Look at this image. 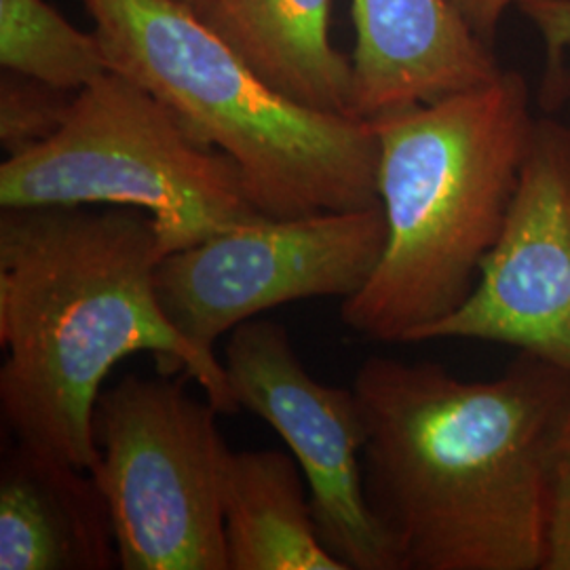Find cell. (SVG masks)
Listing matches in <instances>:
<instances>
[{
    "instance_id": "14",
    "label": "cell",
    "mask_w": 570,
    "mask_h": 570,
    "mask_svg": "<svg viewBox=\"0 0 570 570\" xmlns=\"http://www.w3.org/2000/svg\"><path fill=\"white\" fill-rule=\"evenodd\" d=\"M0 66L79 94L110 70L102 42L47 0H0Z\"/></svg>"
},
{
    "instance_id": "1",
    "label": "cell",
    "mask_w": 570,
    "mask_h": 570,
    "mask_svg": "<svg viewBox=\"0 0 570 570\" xmlns=\"http://www.w3.org/2000/svg\"><path fill=\"white\" fill-rule=\"evenodd\" d=\"M367 505L402 570H543L570 372L520 353L490 381L370 357L355 374Z\"/></svg>"
},
{
    "instance_id": "11",
    "label": "cell",
    "mask_w": 570,
    "mask_h": 570,
    "mask_svg": "<svg viewBox=\"0 0 570 570\" xmlns=\"http://www.w3.org/2000/svg\"><path fill=\"white\" fill-rule=\"evenodd\" d=\"M115 567V529L91 471L11 438L0 463V570Z\"/></svg>"
},
{
    "instance_id": "2",
    "label": "cell",
    "mask_w": 570,
    "mask_h": 570,
    "mask_svg": "<svg viewBox=\"0 0 570 570\" xmlns=\"http://www.w3.org/2000/svg\"><path fill=\"white\" fill-rule=\"evenodd\" d=\"M161 258L142 209H0V412L11 438L91 471L104 381L140 351L183 366L220 414L242 410L225 362L167 320L157 296Z\"/></svg>"
},
{
    "instance_id": "18",
    "label": "cell",
    "mask_w": 570,
    "mask_h": 570,
    "mask_svg": "<svg viewBox=\"0 0 570 570\" xmlns=\"http://www.w3.org/2000/svg\"><path fill=\"white\" fill-rule=\"evenodd\" d=\"M463 13L473 32L482 41L492 42L497 30L511 7H518L522 0H452Z\"/></svg>"
},
{
    "instance_id": "16",
    "label": "cell",
    "mask_w": 570,
    "mask_h": 570,
    "mask_svg": "<svg viewBox=\"0 0 570 570\" xmlns=\"http://www.w3.org/2000/svg\"><path fill=\"white\" fill-rule=\"evenodd\" d=\"M522 16L537 28L546 45V77L541 100L546 108H556L569 98L567 49H570V0H522Z\"/></svg>"
},
{
    "instance_id": "5",
    "label": "cell",
    "mask_w": 570,
    "mask_h": 570,
    "mask_svg": "<svg viewBox=\"0 0 570 570\" xmlns=\"http://www.w3.org/2000/svg\"><path fill=\"white\" fill-rule=\"evenodd\" d=\"M77 205L142 209L161 256L263 218L233 159L115 70L75 96L51 140L0 165V209Z\"/></svg>"
},
{
    "instance_id": "13",
    "label": "cell",
    "mask_w": 570,
    "mask_h": 570,
    "mask_svg": "<svg viewBox=\"0 0 570 570\" xmlns=\"http://www.w3.org/2000/svg\"><path fill=\"white\" fill-rule=\"evenodd\" d=\"M223 511L228 570H346L320 539L294 456L228 450Z\"/></svg>"
},
{
    "instance_id": "6",
    "label": "cell",
    "mask_w": 570,
    "mask_h": 570,
    "mask_svg": "<svg viewBox=\"0 0 570 570\" xmlns=\"http://www.w3.org/2000/svg\"><path fill=\"white\" fill-rule=\"evenodd\" d=\"M218 407L161 376L129 374L94 412L91 475L110 511L119 569L228 570Z\"/></svg>"
},
{
    "instance_id": "15",
    "label": "cell",
    "mask_w": 570,
    "mask_h": 570,
    "mask_svg": "<svg viewBox=\"0 0 570 570\" xmlns=\"http://www.w3.org/2000/svg\"><path fill=\"white\" fill-rule=\"evenodd\" d=\"M77 94L13 70L0 75V144L18 157L51 140L68 119Z\"/></svg>"
},
{
    "instance_id": "12",
    "label": "cell",
    "mask_w": 570,
    "mask_h": 570,
    "mask_svg": "<svg viewBox=\"0 0 570 570\" xmlns=\"http://www.w3.org/2000/svg\"><path fill=\"white\" fill-rule=\"evenodd\" d=\"M332 4L216 0L204 20L285 98L313 110L351 115L353 63L330 39Z\"/></svg>"
},
{
    "instance_id": "3",
    "label": "cell",
    "mask_w": 570,
    "mask_h": 570,
    "mask_svg": "<svg viewBox=\"0 0 570 570\" xmlns=\"http://www.w3.org/2000/svg\"><path fill=\"white\" fill-rule=\"evenodd\" d=\"M383 256L343 301L346 327L379 343L416 338L463 305L505 225L537 119L529 85L494 81L372 121Z\"/></svg>"
},
{
    "instance_id": "4",
    "label": "cell",
    "mask_w": 570,
    "mask_h": 570,
    "mask_svg": "<svg viewBox=\"0 0 570 570\" xmlns=\"http://www.w3.org/2000/svg\"><path fill=\"white\" fill-rule=\"evenodd\" d=\"M110 70L148 89L239 167L266 218L379 205L372 121L322 112L273 89L209 23L171 0H82Z\"/></svg>"
},
{
    "instance_id": "7",
    "label": "cell",
    "mask_w": 570,
    "mask_h": 570,
    "mask_svg": "<svg viewBox=\"0 0 570 570\" xmlns=\"http://www.w3.org/2000/svg\"><path fill=\"white\" fill-rule=\"evenodd\" d=\"M387 242L381 204L301 218H258L167 254L157 296L167 320L205 355L218 338L275 306L351 298Z\"/></svg>"
},
{
    "instance_id": "8",
    "label": "cell",
    "mask_w": 570,
    "mask_h": 570,
    "mask_svg": "<svg viewBox=\"0 0 570 570\" xmlns=\"http://www.w3.org/2000/svg\"><path fill=\"white\" fill-rule=\"evenodd\" d=\"M239 407L275 429L305 473L322 543L346 570H402L364 490V421L353 389L315 381L282 324L249 320L225 348Z\"/></svg>"
},
{
    "instance_id": "19",
    "label": "cell",
    "mask_w": 570,
    "mask_h": 570,
    "mask_svg": "<svg viewBox=\"0 0 570 570\" xmlns=\"http://www.w3.org/2000/svg\"><path fill=\"white\" fill-rule=\"evenodd\" d=\"M171 2H178V4H183L186 9H190V11H195L197 16L204 18L216 0H171Z\"/></svg>"
},
{
    "instance_id": "17",
    "label": "cell",
    "mask_w": 570,
    "mask_h": 570,
    "mask_svg": "<svg viewBox=\"0 0 570 570\" xmlns=\"http://www.w3.org/2000/svg\"><path fill=\"white\" fill-rule=\"evenodd\" d=\"M543 570H570V402L551 452Z\"/></svg>"
},
{
    "instance_id": "10",
    "label": "cell",
    "mask_w": 570,
    "mask_h": 570,
    "mask_svg": "<svg viewBox=\"0 0 570 570\" xmlns=\"http://www.w3.org/2000/svg\"><path fill=\"white\" fill-rule=\"evenodd\" d=\"M351 115L364 121L494 81L503 68L452 0H353Z\"/></svg>"
},
{
    "instance_id": "9",
    "label": "cell",
    "mask_w": 570,
    "mask_h": 570,
    "mask_svg": "<svg viewBox=\"0 0 570 570\" xmlns=\"http://www.w3.org/2000/svg\"><path fill=\"white\" fill-rule=\"evenodd\" d=\"M513 346L570 372V127L537 119L510 212L468 301L416 343Z\"/></svg>"
}]
</instances>
